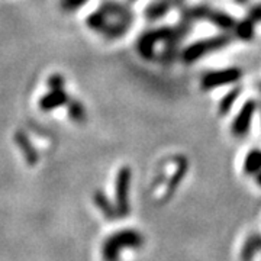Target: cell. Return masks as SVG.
<instances>
[{
  "label": "cell",
  "mask_w": 261,
  "mask_h": 261,
  "mask_svg": "<svg viewBox=\"0 0 261 261\" xmlns=\"http://www.w3.org/2000/svg\"><path fill=\"white\" fill-rule=\"evenodd\" d=\"M145 243L144 235L135 229H121L106 238L102 244L103 261H121V251L125 248L138 250Z\"/></svg>",
  "instance_id": "cell-1"
},
{
  "label": "cell",
  "mask_w": 261,
  "mask_h": 261,
  "mask_svg": "<svg viewBox=\"0 0 261 261\" xmlns=\"http://www.w3.org/2000/svg\"><path fill=\"white\" fill-rule=\"evenodd\" d=\"M231 41H232V38L226 34L196 41L181 51V61L185 64H193L197 60H200L202 57H205L206 54L224 49L225 47H228L231 44Z\"/></svg>",
  "instance_id": "cell-2"
},
{
  "label": "cell",
  "mask_w": 261,
  "mask_h": 261,
  "mask_svg": "<svg viewBox=\"0 0 261 261\" xmlns=\"http://www.w3.org/2000/svg\"><path fill=\"white\" fill-rule=\"evenodd\" d=\"M132 171L129 167H122L115 180V207L118 218H125L130 214L129 190Z\"/></svg>",
  "instance_id": "cell-3"
},
{
  "label": "cell",
  "mask_w": 261,
  "mask_h": 261,
  "mask_svg": "<svg viewBox=\"0 0 261 261\" xmlns=\"http://www.w3.org/2000/svg\"><path fill=\"white\" fill-rule=\"evenodd\" d=\"M173 34V28L171 27H160V28L151 29L144 32L138 41H137V51L144 60H154L155 57V45L157 42H166L170 39Z\"/></svg>",
  "instance_id": "cell-4"
},
{
  "label": "cell",
  "mask_w": 261,
  "mask_h": 261,
  "mask_svg": "<svg viewBox=\"0 0 261 261\" xmlns=\"http://www.w3.org/2000/svg\"><path fill=\"white\" fill-rule=\"evenodd\" d=\"M241 77H243V70L238 67H229V68H224V70L207 71L202 75L200 87L203 90H212L216 87L238 83L241 80Z\"/></svg>",
  "instance_id": "cell-5"
},
{
  "label": "cell",
  "mask_w": 261,
  "mask_h": 261,
  "mask_svg": "<svg viewBox=\"0 0 261 261\" xmlns=\"http://www.w3.org/2000/svg\"><path fill=\"white\" fill-rule=\"evenodd\" d=\"M257 105L258 103L254 99H250V100L244 103V106L240 109L238 115L235 116V119L231 123V134L233 137L241 138V137H245L250 132L252 118H254L255 111H257Z\"/></svg>",
  "instance_id": "cell-6"
},
{
  "label": "cell",
  "mask_w": 261,
  "mask_h": 261,
  "mask_svg": "<svg viewBox=\"0 0 261 261\" xmlns=\"http://www.w3.org/2000/svg\"><path fill=\"white\" fill-rule=\"evenodd\" d=\"M100 9L105 12V15L109 19H113V20H119V22H123V23H128L130 25L132 20H134V13L132 10L122 5V3H118V2H113V0H106L103 2Z\"/></svg>",
  "instance_id": "cell-7"
},
{
  "label": "cell",
  "mask_w": 261,
  "mask_h": 261,
  "mask_svg": "<svg viewBox=\"0 0 261 261\" xmlns=\"http://www.w3.org/2000/svg\"><path fill=\"white\" fill-rule=\"evenodd\" d=\"M15 142H16V145H18L19 149H20L23 159L27 160L28 166H31V167L37 166L38 161H39L38 151L37 148L34 147V144L31 142L28 135H27L23 130H18V132L15 134Z\"/></svg>",
  "instance_id": "cell-8"
},
{
  "label": "cell",
  "mask_w": 261,
  "mask_h": 261,
  "mask_svg": "<svg viewBox=\"0 0 261 261\" xmlns=\"http://www.w3.org/2000/svg\"><path fill=\"white\" fill-rule=\"evenodd\" d=\"M68 94L65 93L64 89H58V90H51L49 93L44 94L39 100V109L42 112H51L57 108H61L68 102Z\"/></svg>",
  "instance_id": "cell-9"
},
{
  "label": "cell",
  "mask_w": 261,
  "mask_h": 261,
  "mask_svg": "<svg viewBox=\"0 0 261 261\" xmlns=\"http://www.w3.org/2000/svg\"><path fill=\"white\" fill-rule=\"evenodd\" d=\"M181 5V0H155L145 8V18L148 20H159L167 15L173 6Z\"/></svg>",
  "instance_id": "cell-10"
},
{
  "label": "cell",
  "mask_w": 261,
  "mask_h": 261,
  "mask_svg": "<svg viewBox=\"0 0 261 261\" xmlns=\"http://www.w3.org/2000/svg\"><path fill=\"white\" fill-rule=\"evenodd\" d=\"M206 20H209L214 27H216L218 29L224 31V32H228V31H232L237 20L233 16L228 15L224 10H209L207 16H206Z\"/></svg>",
  "instance_id": "cell-11"
},
{
  "label": "cell",
  "mask_w": 261,
  "mask_h": 261,
  "mask_svg": "<svg viewBox=\"0 0 261 261\" xmlns=\"http://www.w3.org/2000/svg\"><path fill=\"white\" fill-rule=\"evenodd\" d=\"M187 170H189V163H187V160L185 159H180L177 164V168H176V171L173 173V176L170 178V181H168L167 187H166V192H164V200H168L173 193L177 190L178 185L183 181V178L186 176Z\"/></svg>",
  "instance_id": "cell-12"
},
{
  "label": "cell",
  "mask_w": 261,
  "mask_h": 261,
  "mask_svg": "<svg viewBox=\"0 0 261 261\" xmlns=\"http://www.w3.org/2000/svg\"><path fill=\"white\" fill-rule=\"evenodd\" d=\"M93 200L96 206L100 209V212L105 215V218H108L109 221H115L118 218L116 207H115V205H112V202L109 200V197L105 195L102 190H96L94 192Z\"/></svg>",
  "instance_id": "cell-13"
},
{
  "label": "cell",
  "mask_w": 261,
  "mask_h": 261,
  "mask_svg": "<svg viewBox=\"0 0 261 261\" xmlns=\"http://www.w3.org/2000/svg\"><path fill=\"white\" fill-rule=\"evenodd\" d=\"M261 251V233H251L241 248V261H251L257 252Z\"/></svg>",
  "instance_id": "cell-14"
},
{
  "label": "cell",
  "mask_w": 261,
  "mask_h": 261,
  "mask_svg": "<svg viewBox=\"0 0 261 261\" xmlns=\"http://www.w3.org/2000/svg\"><path fill=\"white\" fill-rule=\"evenodd\" d=\"M130 25L128 23H123V22H119V20H113V22H109L105 25V28L100 31L103 37L108 38V39H118V38H122L128 31H129Z\"/></svg>",
  "instance_id": "cell-15"
},
{
  "label": "cell",
  "mask_w": 261,
  "mask_h": 261,
  "mask_svg": "<svg viewBox=\"0 0 261 261\" xmlns=\"http://www.w3.org/2000/svg\"><path fill=\"white\" fill-rule=\"evenodd\" d=\"M233 31H235V37L238 39L248 42V41H252L255 37V23L251 22L248 18H245L235 23Z\"/></svg>",
  "instance_id": "cell-16"
},
{
  "label": "cell",
  "mask_w": 261,
  "mask_h": 261,
  "mask_svg": "<svg viewBox=\"0 0 261 261\" xmlns=\"http://www.w3.org/2000/svg\"><path fill=\"white\" fill-rule=\"evenodd\" d=\"M67 111H68L70 119L74 123H84L87 121V112H86V108L82 102H79L75 99H68Z\"/></svg>",
  "instance_id": "cell-17"
},
{
  "label": "cell",
  "mask_w": 261,
  "mask_h": 261,
  "mask_svg": "<svg viewBox=\"0 0 261 261\" xmlns=\"http://www.w3.org/2000/svg\"><path fill=\"white\" fill-rule=\"evenodd\" d=\"M261 170V149L254 148L251 149L244 161V171L248 176H254L257 171Z\"/></svg>",
  "instance_id": "cell-18"
},
{
  "label": "cell",
  "mask_w": 261,
  "mask_h": 261,
  "mask_svg": "<svg viewBox=\"0 0 261 261\" xmlns=\"http://www.w3.org/2000/svg\"><path fill=\"white\" fill-rule=\"evenodd\" d=\"M240 94H241V87H233L232 90H229V92L225 94L224 97L219 100V105H218V112H219L221 116H225L226 113L232 109V106L235 105V102L238 100Z\"/></svg>",
  "instance_id": "cell-19"
},
{
  "label": "cell",
  "mask_w": 261,
  "mask_h": 261,
  "mask_svg": "<svg viewBox=\"0 0 261 261\" xmlns=\"http://www.w3.org/2000/svg\"><path fill=\"white\" fill-rule=\"evenodd\" d=\"M108 20L109 18L105 15V12H103L100 8L93 12L92 15H89L87 16V20H86V23H87V27L92 29V31H96V32H100L103 28H105V25L108 23Z\"/></svg>",
  "instance_id": "cell-20"
},
{
  "label": "cell",
  "mask_w": 261,
  "mask_h": 261,
  "mask_svg": "<svg viewBox=\"0 0 261 261\" xmlns=\"http://www.w3.org/2000/svg\"><path fill=\"white\" fill-rule=\"evenodd\" d=\"M89 0H61L60 2V8L64 12H74L84 6Z\"/></svg>",
  "instance_id": "cell-21"
},
{
  "label": "cell",
  "mask_w": 261,
  "mask_h": 261,
  "mask_svg": "<svg viewBox=\"0 0 261 261\" xmlns=\"http://www.w3.org/2000/svg\"><path fill=\"white\" fill-rule=\"evenodd\" d=\"M65 79L61 74H53L48 77L47 86L49 90H58V89H64Z\"/></svg>",
  "instance_id": "cell-22"
},
{
  "label": "cell",
  "mask_w": 261,
  "mask_h": 261,
  "mask_svg": "<svg viewBox=\"0 0 261 261\" xmlns=\"http://www.w3.org/2000/svg\"><path fill=\"white\" fill-rule=\"evenodd\" d=\"M247 18L250 19L251 22H254L255 25L257 23H260L261 22V3H257V5H254L252 8H250L248 10V16Z\"/></svg>",
  "instance_id": "cell-23"
},
{
  "label": "cell",
  "mask_w": 261,
  "mask_h": 261,
  "mask_svg": "<svg viewBox=\"0 0 261 261\" xmlns=\"http://www.w3.org/2000/svg\"><path fill=\"white\" fill-rule=\"evenodd\" d=\"M254 177H255V181H257V185L261 187V170H260V171H257V173L254 174Z\"/></svg>",
  "instance_id": "cell-24"
},
{
  "label": "cell",
  "mask_w": 261,
  "mask_h": 261,
  "mask_svg": "<svg viewBox=\"0 0 261 261\" xmlns=\"http://www.w3.org/2000/svg\"><path fill=\"white\" fill-rule=\"evenodd\" d=\"M248 2H250V0H235V3H237V5H241V6L247 5Z\"/></svg>",
  "instance_id": "cell-25"
},
{
  "label": "cell",
  "mask_w": 261,
  "mask_h": 261,
  "mask_svg": "<svg viewBox=\"0 0 261 261\" xmlns=\"http://www.w3.org/2000/svg\"><path fill=\"white\" fill-rule=\"evenodd\" d=\"M258 89H260V92H261V83H260V86H258Z\"/></svg>",
  "instance_id": "cell-26"
},
{
  "label": "cell",
  "mask_w": 261,
  "mask_h": 261,
  "mask_svg": "<svg viewBox=\"0 0 261 261\" xmlns=\"http://www.w3.org/2000/svg\"><path fill=\"white\" fill-rule=\"evenodd\" d=\"M129 2H132V3H134V2H137V0H129Z\"/></svg>",
  "instance_id": "cell-27"
}]
</instances>
